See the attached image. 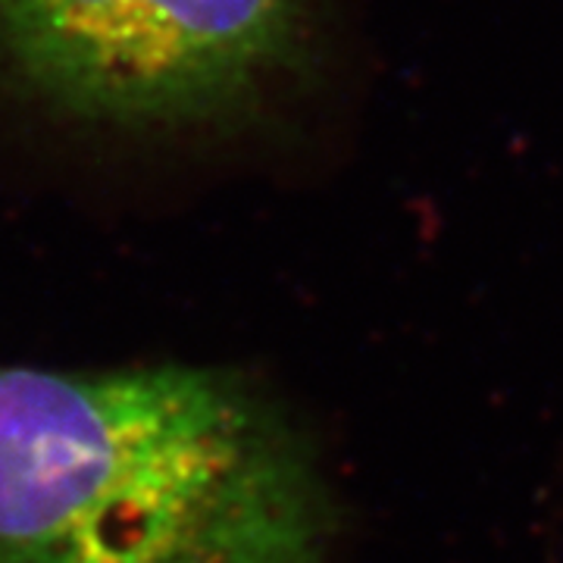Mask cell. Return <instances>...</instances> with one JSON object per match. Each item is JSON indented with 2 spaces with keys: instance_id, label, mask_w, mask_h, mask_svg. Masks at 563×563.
<instances>
[{
  "instance_id": "obj_1",
  "label": "cell",
  "mask_w": 563,
  "mask_h": 563,
  "mask_svg": "<svg viewBox=\"0 0 563 563\" xmlns=\"http://www.w3.org/2000/svg\"><path fill=\"white\" fill-rule=\"evenodd\" d=\"M301 435L213 366L0 369V563H325Z\"/></svg>"
},
{
  "instance_id": "obj_2",
  "label": "cell",
  "mask_w": 563,
  "mask_h": 563,
  "mask_svg": "<svg viewBox=\"0 0 563 563\" xmlns=\"http://www.w3.org/2000/svg\"><path fill=\"white\" fill-rule=\"evenodd\" d=\"M313 0H0V69L69 117H239L307 51Z\"/></svg>"
}]
</instances>
